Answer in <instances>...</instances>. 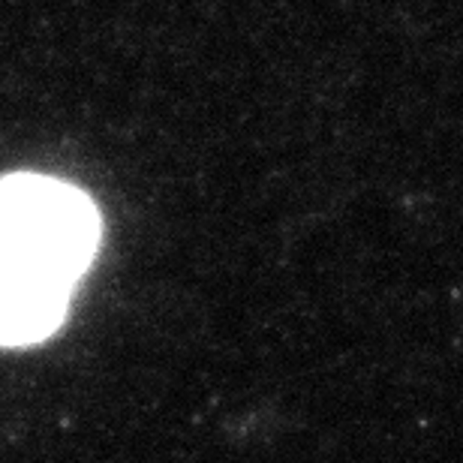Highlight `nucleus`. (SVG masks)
Segmentation results:
<instances>
[{
  "instance_id": "f257e3e1",
  "label": "nucleus",
  "mask_w": 463,
  "mask_h": 463,
  "mask_svg": "<svg viewBox=\"0 0 463 463\" xmlns=\"http://www.w3.org/2000/svg\"><path fill=\"white\" fill-rule=\"evenodd\" d=\"M99 244V214L72 184L0 178V344H33L61 326Z\"/></svg>"
}]
</instances>
